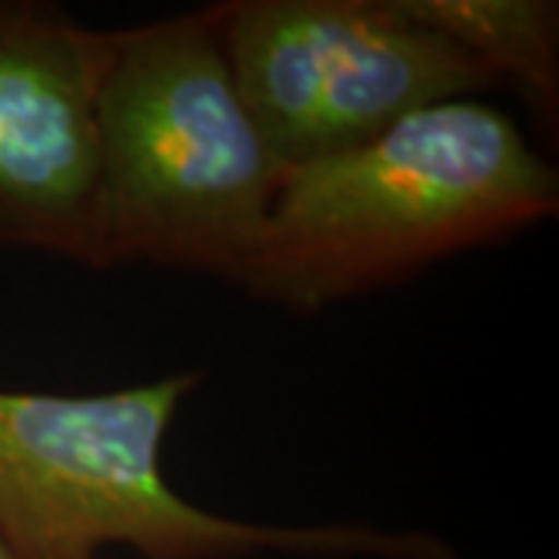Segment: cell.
I'll list each match as a JSON object with an SVG mask.
<instances>
[{"label":"cell","instance_id":"obj_4","mask_svg":"<svg viewBox=\"0 0 559 559\" xmlns=\"http://www.w3.org/2000/svg\"><path fill=\"white\" fill-rule=\"evenodd\" d=\"M209 13L283 171L370 143L419 109L498 87L401 0H224Z\"/></svg>","mask_w":559,"mask_h":559},{"label":"cell","instance_id":"obj_2","mask_svg":"<svg viewBox=\"0 0 559 559\" xmlns=\"http://www.w3.org/2000/svg\"><path fill=\"white\" fill-rule=\"evenodd\" d=\"M202 373L91 395L0 385V538L16 559H457L432 532L355 522L271 525L187 500L162 469L171 423Z\"/></svg>","mask_w":559,"mask_h":559},{"label":"cell","instance_id":"obj_5","mask_svg":"<svg viewBox=\"0 0 559 559\" xmlns=\"http://www.w3.org/2000/svg\"><path fill=\"white\" fill-rule=\"evenodd\" d=\"M116 32L47 0H0V242L84 259L97 97Z\"/></svg>","mask_w":559,"mask_h":559},{"label":"cell","instance_id":"obj_7","mask_svg":"<svg viewBox=\"0 0 559 559\" xmlns=\"http://www.w3.org/2000/svg\"><path fill=\"white\" fill-rule=\"evenodd\" d=\"M0 559H16V554L10 550V544H7L3 538H0Z\"/></svg>","mask_w":559,"mask_h":559},{"label":"cell","instance_id":"obj_6","mask_svg":"<svg viewBox=\"0 0 559 559\" xmlns=\"http://www.w3.org/2000/svg\"><path fill=\"white\" fill-rule=\"evenodd\" d=\"M500 84H513L528 109L557 131L559 3L554 0H401Z\"/></svg>","mask_w":559,"mask_h":559},{"label":"cell","instance_id":"obj_3","mask_svg":"<svg viewBox=\"0 0 559 559\" xmlns=\"http://www.w3.org/2000/svg\"><path fill=\"white\" fill-rule=\"evenodd\" d=\"M280 175L209 7L119 28L97 97L81 264H150L240 283Z\"/></svg>","mask_w":559,"mask_h":559},{"label":"cell","instance_id":"obj_1","mask_svg":"<svg viewBox=\"0 0 559 559\" xmlns=\"http://www.w3.org/2000/svg\"><path fill=\"white\" fill-rule=\"evenodd\" d=\"M557 209V168L516 121L473 97L439 103L370 143L286 168L237 286L308 318L510 240Z\"/></svg>","mask_w":559,"mask_h":559}]
</instances>
